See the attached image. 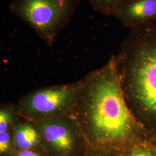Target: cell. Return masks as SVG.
Listing matches in <instances>:
<instances>
[{"mask_svg": "<svg viewBox=\"0 0 156 156\" xmlns=\"http://www.w3.org/2000/svg\"><path fill=\"white\" fill-rule=\"evenodd\" d=\"M127 0H88L95 11L106 16H114Z\"/></svg>", "mask_w": 156, "mask_h": 156, "instance_id": "cell-9", "label": "cell"}, {"mask_svg": "<svg viewBox=\"0 0 156 156\" xmlns=\"http://www.w3.org/2000/svg\"><path fill=\"white\" fill-rule=\"evenodd\" d=\"M83 156H117L111 153L101 151L90 150Z\"/></svg>", "mask_w": 156, "mask_h": 156, "instance_id": "cell-13", "label": "cell"}, {"mask_svg": "<svg viewBox=\"0 0 156 156\" xmlns=\"http://www.w3.org/2000/svg\"><path fill=\"white\" fill-rule=\"evenodd\" d=\"M17 111L10 106H1L0 109V133L11 130L16 121Z\"/></svg>", "mask_w": 156, "mask_h": 156, "instance_id": "cell-10", "label": "cell"}, {"mask_svg": "<svg viewBox=\"0 0 156 156\" xmlns=\"http://www.w3.org/2000/svg\"><path fill=\"white\" fill-rule=\"evenodd\" d=\"M80 82L77 103L70 116L89 149L117 156L139 142L152 140L127 104L115 55Z\"/></svg>", "mask_w": 156, "mask_h": 156, "instance_id": "cell-1", "label": "cell"}, {"mask_svg": "<svg viewBox=\"0 0 156 156\" xmlns=\"http://www.w3.org/2000/svg\"><path fill=\"white\" fill-rule=\"evenodd\" d=\"M12 133L16 151L44 149L41 135L34 121L25 119L15 123Z\"/></svg>", "mask_w": 156, "mask_h": 156, "instance_id": "cell-7", "label": "cell"}, {"mask_svg": "<svg viewBox=\"0 0 156 156\" xmlns=\"http://www.w3.org/2000/svg\"><path fill=\"white\" fill-rule=\"evenodd\" d=\"M80 0H13V15L26 23L49 46L70 22Z\"/></svg>", "mask_w": 156, "mask_h": 156, "instance_id": "cell-3", "label": "cell"}, {"mask_svg": "<svg viewBox=\"0 0 156 156\" xmlns=\"http://www.w3.org/2000/svg\"><path fill=\"white\" fill-rule=\"evenodd\" d=\"M80 86L79 81L35 90L20 100L17 115L34 122L70 116L77 103Z\"/></svg>", "mask_w": 156, "mask_h": 156, "instance_id": "cell-4", "label": "cell"}, {"mask_svg": "<svg viewBox=\"0 0 156 156\" xmlns=\"http://www.w3.org/2000/svg\"><path fill=\"white\" fill-rule=\"evenodd\" d=\"M117 156H156V142L150 140L140 141Z\"/></svg>", "mask_w": 156, "mask_h": 156, "instance_id": "cell-8", "label": "cell"}, {"mask_svg": "<svg viewBox=\"0 0 156 156\" xmlns=\"http://www.w3.org/2000/svg\"><path fill=\"white\" fill-rule=\"evenodd\" d=\"M41 135L44 149L53 156H72L83 137L77 123L71 116L54 117L34 122Z\"/></svg>", "mask_w": 156, "mask_h": 156, "instance_id": "cell-5", "label": "cell"}, {"mask_svg": "<svg viewBox=\"0 0 156 156\" xmlns=\"http://www.w3.org/2000/svg\"><path fill=\"white\" fill-rule=\"evenodd\" d=\"M13 156H44L42 149L16 151Z\"/></svg>", "mask_w": 156, "mask_h": 156, "instance_id": "cell-12", "label": "cell"}, {"mask_svg": "<svg viewBox=\"0 0 156 156\" xmlns=\"http://www.w3.org/2000/svg\"><path fill=\"white\" fill-rule=\"evenodd\" d=\"M114 16L129 30L156 23V0H127Z\"/></svg>", "mask_w": 156, "mask_h": 156, "instance_id": "cell-6", "label": "cell"}, {"mask_svg": "<svg viewBox=\"0 0 156 156\" xmlns=\"http://www.w3.org/2000/svg\"><path fill=\"white\" fill-rule=\"evenodd\" d=\"M115 57L128 108L156 142V23L131 29Z\"/></svg>", "mask_w": 156, "mask_h": 156, "instance_id": "cell-2", "label": "cell"}, {"mask_svg": "<svg viewBox=\"0 0 156 156\" xmlns=\"http://www.w3.org/2000/svg\"><path fill=\"white\" fill-rule=\"evenodd\" d=\"M16 152L13 139L12 129L0 133V155L13 156Z\"/></svg>", "mask_w": 156, "mask_h": 156, "instance_id": "cell-11", "label": "cell"}]
</instances>
